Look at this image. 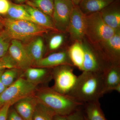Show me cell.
Returning <instances> with one entry per match:
<instances>
[{"label": "cell", "mask_w": 120, "mask_h": 120, "mask_svg": "<svg viewBox=\"0 0 120 120\" xmlns=\"http://www.w3.org/2000/svg\"><path fill=\"white\" fill-rule=\"evenodd\" d=\"M22 77L37 86L47 83L52 79V68L30 67L24 71Z\"/></svg>", "instance_id": "4fadbf2b"}, {"label": "cell", "mask_w": 120, "mask_h": 120, "mask_svg": "<svg viewBox=\"0 0 120 120\" xmlns=\"http://www.w3.org/2000/svg\"><path fill=\"white\" fill-rule=\"evenodd\" d=\"M4 29V18L0 16V32Z\"/></svg>", "instance_id": "e575fe53"}, {"label": "cell", "mask_w": 120, "mask_h": 120, "mask_svg": "<svg viewBox=\"0 0 120 120\" xmlns=\"http://www.w3.org/2000/svg\"><path fill=\"white\" fill-rule=\"evenodd\" d=\"M8 53L20 69L24 71L34 66L22 42L15 39L12 40Z\"/></svg>", "instance_id": "30bf717a"}, {"label": "cell", "mask_w": 120, "mask_h": 120, "mask_svg": "<svg viewBox=\"0 0 120 120\" xmlns=\"http://www.w3.org/2000/svg\"></svg>", "instance_id": "ab89813d"}, {"label": "cell", "mask_w": 120, "mask_h": 120, "mask_svg": "<svg viewBox=\"0 0 120 120\" xmlns=\"http://www.w3.org/2000/svg\"><path fill=\"white\" fill-rule=\"evenodd\" d=\"M75 5H78L82 0H70Z\"/></svg>", "instance_id": "8d00e7d4"}, {"label": "cell", "mask_w": 120, "mask_h": 120, "mask_svg": "<svg viewBox=\"0 0 120 120\" xmlns=\"http://www.w3.org/2000/svg\"><path fill=\"white\" fill-rule=\"evenodd\" d=\"M12 105L8 103L0 108V120H7L9 110Z\"/></svg>", "instance_id": "1f68e13d"}, {"label": "cell", "mask_w": 120, "mask_h": 120, "mask_svg": "<svg viewBox=\"0 0 120 120\" xmlns=\"http://www.w3.org/2000/svg\"><path fill=\"white\" fill-rule=\"evenodd\" d=\"M37 86L23 77H19L0 95V108L7 103L12 105L21 99L34 95L38 90Z\"/></svg>", "instance_id": "277c9868"}, {"label": "cell", "mask_w": 120, "mask_h": 120, "mask_svg": "<svg viewBox=\"0 0 120 120\" xmlns=\"http://www.w3.org/2000/svg\"><path fill=\"white\" fill-rule=\"evenodd\" d=\"M73 66L60 65L52 68L54 84L52 88L60 94H68L72 90L77 76L73 72Z\"/></svg>", "instance_id": "8992f818"}, {"label": "cell", "mask_w": 120, "mask_h": 120, "mask_svg": "<svg viewBox=\"0 0 120 120\" xmlns=\"http://www.w3.org/2000/svg\"><path fill=\"white\" fill-rule=\"evenodd\" d=\"M84 120H88L87 119V118H86V117L85 116H84Z\"/></svg>", "instance_id": "f35d334b"}, {"label": "cell", "mask_w": 120, "mask_h": 120, "mask_svg": "<svg viewBox=\"0 0 120 120\" xmlns=\"http://www.w3.org/2000/svg\"><path fill=\"white\" fill-rule=\"evenodd\" d=\"M22 70L19 68L8 69L5 70L1 75V81L7 87L11 86L19 77L22 76Z\"/></svg>", "instance_id": "cb8c5ba5"}, {"label": "cell", "mask_w": 120, "mask_h": 120, "mask_svg": "<svg viewBox=\"0 0 120 120\" xmlns=\"http://www.w3.org/2000/svg\"><path fill=\"white\" fill-rule=\"evenodd\" d=\"M114 0H82L78 6L85 15L100 12Z\"/></svg>", "instance_id": "d6986e66"}, {"label": "cell", "mask_w": 120, "mask_h": 120, "mask_svg": "<svg viewBox=\"0 0 120 120\" xmlns=\"http://www.w3.org/2000/svg\"><path fill=\"white\" fill-rule=\"evenodd\" d=\"M68 120H84L83 112L80 109L66 116Z\"/></svg>", "instance_id": "f1b7e54d"}, {"label": "cell", "mask_w": 120, "mask_h": 120, "mask_svg": "<svg viewBox=\"0 0 120 120\" xmlns=\"http://www.w3.org/2000/svg\"><path fill=\"white\" fill-rule=\"evenodd\" d=\"M112 65H120V29L111 38L97 45H92Z\"/></svg>", "instance_id": "ba28073f"}, {"label": "cell", "mask_w": 120, "mask_h": 120, "mask_svg": "<svg viewBox=\"0 0 120 120\" xmlns=\"http://www.w3.org/2000/svg\"><path fill=\"white\" fill-rule=\"evenodd\" d=\"M24 45L26 51L35 66L44 57L45 46L43 39L41 36L36 37Z\"/></svg>", "instance_id": "2e32d148"}, {"label": "cell", "mask_w": 120, "mask_h": 120, "mask_svg": "<svg viewBox=\"0 0 120 120\" xmlns=\"http://www.w3.org/2000/svg\"><path fill=\"white\" fill-rule=\"evenodd\" d=\"M56 114L52 110L38 101L33 114L32 120H53Z\"/></svg>", "instance_id": "d4e9b609"}, {"label": "cell", "mask_w": 120, "mask_h": 120, "mask_svg": "<svg viewBox=\"0 0 120 120\" xmlns=\"http://www.w3.org/2000/svg\"><path fill=\"white\" fill-rule=\"evenodd\" d=\"M64 33H57L52 36L50 39L49 43V48L51 51H55L62 46L65 40Z\"/></svg>", "instance_id": "4316f807"}, {"label": "cell", "mask_w": 120, "mask_h": 120, "mask_svg": "<svg viewBox=\"0 0 120 120\" xmlns=\"http://www.w3.org/2000/svg\"><path fill=\"white\" fill-rule=\"evenodd\" d=\"M35 95L39 102L56 114L61 116H68L80 109L84 104L68 95L60 94L49 87H44L37 90Z\"/></svg>", "instance_id": "7a4b0ae2"}, {"label": "cell", "mask_w": 120, "mask_h": 120, "mask_svg": "<svg viewBox=\"0 0 120 120\" xmlns=\"http://www.w3.org/2000/svg\"><path fill=\"white\" fill-rule=\"evenodd\" d=\"M68 49L54 52L43 57L35 66L38 68H50L64 65L74 67L69 56Z\"/></svg>", "instance_id": "8fae6325"}, {"label": "cell", "mask_w": 120, "mask_h": 120, "mask_svg": "<svg viewBox=\"0 0 120 120\" xmlns=\"http://www.w3.org/2000/svg\"><path fill=\"white\" fill-rule=\"evenodd\" d=\"M104 94L113 91L120 84V65H112L103 73Z\"/></svg>", "instance_id": "e0dca14e"}, {"label": "cell", "mask_w": 120, "mask_h": 120, "mask_svg": "<svg viewBox=\"0 0 120 120\" xmlns=\"http://www.w3.org/2000/svg\"><path fill=\"white\" fill-rule=\"evenodd\" d=\"M103 20L108 26L116 30L120 29V0H115L100 11Z\"/></svg>", "instance_id": "7c38bea8"}, {"label": "cell", "mask_w": 120, "mask_h": 120, "mask_svg": "<svg viewBox=\"0 0 120 120\" xmlns=\"http://www.w3.org/2000/svg\"><path fill=\"white\" fill-rule=\"evenodd\" d=\"M7 15L8 16V18L11 19L32 22L30 16L23 5H21L11 4Z\"/></svg>", "instance_id": "7402d4cb"}, {"label": "cell", "mask_w": 120, "mask_h": 120, "mask_svg": "<svg viewBox=\"0 0 120 120\" xmlns=\"http://www.w3.org/2000/svg\"><path fill=\"white\" fill-rule=\"evenodd\" d=\"M85 15L78 5H74L69 24L68 33L72 41L81 42L85 38Z\"/></svg>", "instance_id": "9c48e42d"}, {"label": "cell", "mask_w": 120, "mask_h": 120, "mask_svg": "<svg viewBox=\"0 0 120 120\" xmlns=\"http://www.w3.org/2000/svg\"><path fill=\"white\" fill-rule=\"evenodd\" d=\"M4 30L12 40L15 39L27 43L32 39L23 32L14 20L6 18H4Z\"/></svg>", "instance_id": "ac0fdd59"}, {"label": "cell", "mask_w": 120, "mask_h": 120, "mask_svg": "<svg viewBox=\"0 0 120 120\" xmlns=\"http://www.w3.org/2000/svg\"><path fill=\"white\" fill-rule=\"evenodd\" d=\"M7 120H24L16 112L15 108L11 106L9 110Z\"/></svg>", "instance_id": "4dcf8cb0"}, {"label": "cell", "mask_w": 120, "mask_h": 120, "mask_svg": "<svg viewBox=\"0 0 120 120\" xmlns=\"http://www.w3.org/2000/svg\"><path fill=\"white\" fill-rule=\"evenodd\" d=\"M12 68H19L8 52L7 54L0 58V71Z\"/></svg>", "instance_id": "83f0119b"}, {"label": "cell", "mask_w": 120, "mask_h": 120, "mask_svg": "<svg viewBox=\"0 0 120 120\" xmlns=\"http://www.w3.org/2000/svg\"><path fill=\"white\" fill-rule=\"evenodd\" d=\"M116 30L105 22L100 12L85 15V38L91 45L106 41L113 36Z\"/></svg>", "instance_id": "3957f363"}, {"label": "cell", "mask_w": 120, "mask_h": 120, "mask_svg": "<svg viewBox=\"0 0 120 120\" xmlns=\"http://www.w3.org/2000/svg\"><path fill=\"white\" fill-rule=\"evenodd\" d=\"M75 5L70 0H54L52 19L60 33H68L72 11Z\"/></svg>", "instance_id": "52a82bcc"}, {"label": "cell", "mask_w": 120, "mask_h": 120, "mask_svg": "<svg viewBox=\"0 0 120 120\" xmlns=\"http://www.w3.org/2000/svg\"><path fill=\"white\" fill-rule=\"evenodd\" d=\"M70 60L73 66L82 71L84 60V52L81 42L75 41L68 49Z\"/></svg>", "instance_id": "44dd1931"}, {"label": "cell", "mask_w": 120, "mask_h": 120, "mask_svg": "<svg viewBox=\"0 0 120 120\" xmlns=\"http://www.w3.org/2000/svg\"><path fill=\"white\" fill-rule=\"evenodd\" d=\"M53 120H68L66 116L56 114L54 116Z\"/></svg>", "instance_id": "836d02e7"}, {"label": "cell", "mask_w": 120, "mask_h": 120, "mask_svg": "<svg viewBox=\"0 0 120 120\" xmlns=\"http://www.w3.org/2000/svg\"><path fill=\"white\" fill-rule=\"evenodd\" d=\"M84 52L83 71L104 73L112 66L106 61L101 53L88 42L84 38L81 42Z\"/></svg>", "instance_id": "5b68a950"}, {"label": "cell", "mask_w": 120, "mask_h": 120, "mask_svg": "<svg viewBox=\"0 0 120 120\" xmlns=\"http://www.w3.org/2000/svg\"><path fill=\"white\" fill-rule=\"evenodd\" d=\"M12 40L4 29L0 32V58L8 53Z\"/></svg>", "instance_id": "484cf974"}, {"label": "cell", "mask_w": 120, "mask_h": 120, "mask_svg": "<svg viewBox=\"0 0 120 120\" xmlns=\"http://www.w3.org/2000/svg\"><path fill=\"white\" fill-rule=\"evenodd\" d=\"M26 4L39 9L52 17L54 0H28Z\"/></svg>", "instance_id": "603a6c76"}, {"label": "cell", "mask_w": 120, "mask_h": 120, "mask_svg": "<svg viewBox=\"0 0 120 120\" xmlns=\"http://www.w3.org/2000/svg\"><path fill=\"white\" fill-rule=\"evenodd\" d=\"M11 4L8 0H0V15H7Z\"/></svg>", "instance_id": "f546056e"}, {"label": "cell", "mask_w": 120, "mask_h": 120, "mask_svg": "<svg viewBox=\"0 0 120 120\" xmlns=\"http://www.w3.org/2000/svg\"><path fill=\"white\" fill-rule=\"evenodd\" d=\"M28 0H15V2L16 4H21L26 2Z\"/></svg>", "instance_id": "d590c367"}, {"label": "cell", "mask_w": 120, "mask_h": 120, "mask_svg": "<svg viewBox=\"0 0 120 120\" xmlns=\"http://www.w3.org/2000/svg\"><path fill=\"white\" fill-rule=\"evenodd\" d=\"M4 70L0 71V95L7 88L2 83L1 78V75Z\"/></svg>", "instance_id": "d6a6232c"}, {"label": "cell", "mask_w": 120, "mask_h": 120, "mask_svg": "<svg viewBox=\"0 0 120 120\" xmlns=\"http://www.w3.org/2000/svg\"><path fill=\"white\" fill-rule=\"evenodd\" d=\"M103 73L83 71L68 95L83 103L99 100L105 94Z\"/></svg>", "instance_id": "6da1fadb"}, {"label": "cell", "mask_w": 120, "mask_h": 120, "mask_svg": "<svg viewBox=\"0 0 120 120\" xmlns=\"http://www.w3.org/2000/svg\"><path fill=\"white\" fill-rule=\"evenodd\" d=\"M23 6L30 16L32 22L46 28L49 31L60 33L56 29L52 18L38 9L27 4Z\"/></svg>", "instance_id": "9a60e30c"}, {"label": "cell", "mask_w": 120, "mask_h": 120, "mask_svg": "<svg viewBox=\"0 0 120 120\" xmlns=\"http://www.w3.org/2000/svg\"><path fill=\"white\" fill-rule=\"evenodd\" d=\"M113 91H116L118 93H120V84L116 86L114 89Z\"/></svg>", "instance_id": "74e56055"}, {"label": "cell", "mask_w": 120, "mask_h": 120, "mask_svg": "<svg viewBox=\"0 0 120 120\" xmlns=\"http://www.w3.org/2000/svg\"><path fill=\"white\" fill-rule=\"evenodd\" d=\"M84 114L88 120H107L99 100L84 103Z\"/></svg>", "instance_id": "ffe728a7"}, {"label": "cell", "mask_w": 120, "mask_h": 120, "mask_svg": "<svg viewBox=\"0 0 120 120\" xmlns=\"http://www.w3.org/2000/svg\"><path fill=\"white\" fill-rule=\"evenodd\" d=\"M34 95L20 99L15 103V109L24 120H32L35 107L38 103Z\"/></svg>", "instance_id": "5bb4252c"}]
</instances>
